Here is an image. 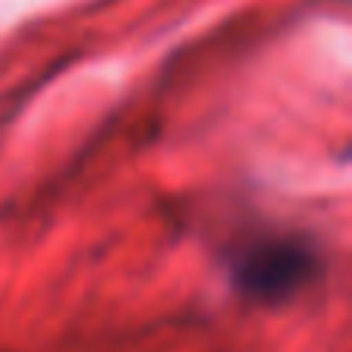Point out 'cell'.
I'll list each match as a JSON object with an SVG mask.
<instances>
[{
	"instance_id": "1",
	"label": "cell",
	"mask_w": 352,
	"mask_h": 352,
	"mask_svg": "<svg viewBox=\"0 0 352 352\" xmlns=\"http://www.w3.org/2000/svg\"><path fill=\"white\" fill-rule=\"evenodd\" d=\"M322 272V254L306 235H260L232 254V281L260 303H281Z\"/></svg>"
}]
</instances>
